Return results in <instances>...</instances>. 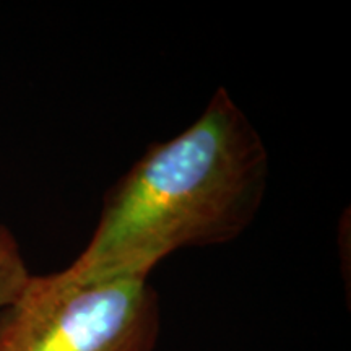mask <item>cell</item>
Here are the masks:
<instances>
[{"mask_svg": "<svg viewBox=\"0 0 351 351\" xmlns=\"http://www.w3.org/2000/svg\"><path fill=\"white\" fill-rule=\"evenodd\" d=\"M32 278L15 234L0 223V309L12 304Z\"/></svg>", "mask_w": 351, "mask_h": 351, "instance_id": "cell-3", "label": "cell"}, {"mask_svg": "<svg viewBox=\"0 0 351 351\" xmlns=\"http://www.w3.org/2000/svg\"><path fill=\"white\" fill-rule=\"evenodd\" d=\"M161 313L145 278L32 275L0 313V351H155Z\"/></svg>", "mask_w": 351, "mask_h": 351, "instance_id": "cell-2", "label": "cell"}, {"mask_svg": "<svg viewBox=\"0 0 351 351\" xmlns=\"http://www.w3.org/2000/svg\"><path fill=\"white\" fill-rule=\"evenodd\" d=\"M269 152L225 88L204 112L153 143L104 195L98 225L65 274L78 282L145 278L176 251L231 243L267 194Z\"/></svg>", "mask_w": 351, "mask_h": 351, "instance_id": "cell-1", "label": "cell"}]
</instances>
